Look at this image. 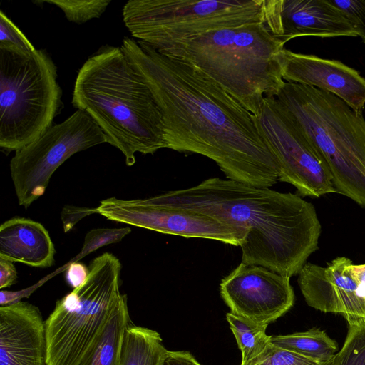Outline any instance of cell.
I'll use <instances>...</instances> for the list:
<instances>
[{
	"instance_id": "28",
	"label": "cell",
	"mask_w": 365,
	"mask_h": 365,
	"mask_svg": "<svg viewBox=\"0 0 365 365\" xmlns=\"http://www.w3.org/2000/svg\"><path fill=\"white\" fill-rule=\"evenodd\" d=\"M92 214H96V207H80L73 205L64 206L61 213V219L64 232L70 231L78 222Z\"/></svg>"
},
{
	"instance_id": "12",
	"label": "cell",
	"mask_w": 365,
	"mask_h": 365,
	"mask_svg": "<svg viewBox=\"0 0 365 365\" xmlns=\"http://www.w3.org/2000/svg\"><path fill=\"white\" fill-rule=\"evenodd\" d=\"M220 291L230 312L267 326L294 303L290 278L262 266L242 262L222 278Z\"/></svg>"
},
{
	"instance_id": "26",
	"label": "cell",
	"mask_w": 365,
	"mask_h": 365,
	"mask_svg": "<svg viewBox=\"0 0 365 365\" xmlns=\"http://www.w3.org/2000/svg\"><path fill=\"white\" fill-rule=\"evenodd\" d=\"M0 45L11 46L27 55L31 54L36 50L23 32L3 11H0Z\"/></svg>"
},
{
	"instance_id": "31",
	"label": "cell",
	"mask_w": 365,
	"mask_h": 365,
	"mask_svg": "<svg viewBox=\"0 0 365 365\" xmlns=\"http://www.w3.org/2000/svg\"><path fill=\"white\" fill-rule=\"evenodd\" d=\"M163 365H201L189 352L167 350Z\"/></svg>"
},
{
	"instance_id": "19",
	"label": "cell",
	"mask_w": 365,
	"mask_h": 365,
	"mask_svg": "<svg viewBox=\"0 0 365 365\" xmlns=\"http://www.w3.org/2000/svg\"><path fill=\"white\" fill-rule=\"evenodd\" d=\"M166 351L158 332L129 325L123 341L121 365H163Z\"/></svg>"
},
{
	"instance_id": "22",
	"label": "cell",
	"mask_w": 365,
	"mask_h": 365,
	"mask_svg": "<svg viewBox=\"0 0 365 365\" xmlns=\"http://www.w3.org/2000/svg\"><path fill=\"white\" fill-rule=\"evenodd\" d=\"M345 319L349 324L348 334L332 365H365V318L347 316Z\"/></svg>"
},
{
	"instance_id": "17",
	"label": "cell",
	"mask_w": 365,
	"mask_h": 365,
	"mask_svg": "<svg viewBox=\"0 0 365 365\" xmlns=\"http://www.w3.org/2000/svg\"><path fill=\"white\" fill-rule=\"evenodd\" d=\"M55 248L47 230L36 221L16 217L0 227V258L34 267H49Z\"/></svg>"
},
{
	"instance_id": "16",
	"label": "cell",
	"mask_w": 365,
	"mask_h": 365,
	"mask_svg": "<svg viewBox=\"0 0 365 365\" xmlns=\"http://www.w3.org/2000/svg\"><path fill=\"white\" fill-rule=\"evenodd\" d=\"M0 365H46L45 322L34 305L1 306Z\"/></svg>"
},
{
	"instance_id": "2",
	"label": "cell",
	"mask_w": 365,
	"mask_h": 365,
	"mask_svg": "<svg viewBox=\"0 0 365 365\" xmlns=\"http://www.w3.org/2000/svg\"><path fill=\"white\" fill-rule=\"evenodd\" d=\"M143 200L198 212L247 230L241 262L289 278L299 274L318 250L321 224L316 210L298 194L215 177Z\"/></svg>"
},
{
	"instance_id": "14",
	"label": "cell",
	"mask_w": 365,
	"mask_h": 365,
	"mask_svg": "<svg viewBox=\"0 0 365 365\" xmlns=\"http://www.w3.org/2000/svg\"><path fill=\"white\" fill-rule=\"evenodd\" d=\"M284 81L315 87L344 101L362 113L365 106V78L337 60L294 53L283 48L278 56Z\"/></svg>"
},
{
	"instance_id": "27",
	"label": "cell",
	"mask_w": 365,
	"mask_h": 365,
	"mask_svg": "<svg viewBox=\"0 0 365 365\" xmlns=\"http://www.w3.org/2000/svg\"><path fill=\"white\" fill-rule=\"evenodd\" d=\"M348 19L357 36L365 43V0H328Z\"/></svg>"
},
{
	"instance_id": "29",
	"label": "cell",
	"mask_w": 365,
	"mask_h": 365,
	"mask_svg": "<svg viewBox=\"0 0 365 365\" xmlns=\"http://www.w3.org/2000/svg\"><path fill=\"white\" fill-rule=\"evenodd\" d=\"M88 276V267L78 262L71 263L66 273V281L73 289L81 286L87 279Z\"/></svg>"
},
{
	"instance_id": "18",
	"label": "cell",
	"mask_w": 365,
	"mask_h": 365,
	"mask_svg": "<svg viewBox=\"0 0 365 365\" xmlns=\"http://www.w3.org/2000/svg\"><path fill=\"white\" fill-rule=\"evenodd\" d=\"M129 319L127 297L123 294L100 337L79 365H121L123 341Z\"/></svg>"
},
{
	"instance_id": "7",
	"label": "cell",
	"mask_w": 365,
	"mask_h": 365,
	"mask_svg": "<svg viewBox=\"0 0 365 365\" xmlns=\"http://www.w3.org/2000/svg\"><path fill=\"white\" fill-rule=\"evenodd\" d=\"M120 271V260L103 253L90 263L86 282L56 302L45 321L46 365H79L123 296Z\"/></svg>"
},
{
	"instance_id": "24",
	"label": "cell",
	"mask_w": 365,
	"mask_h": 365,
	"mask_svg": "<svg viewBox=\"0 0 365 365\" xmlns=\"http://www.w3.org/2000/svg\"><path fill=\"white\" fill-rule=\"evenodd\" d=\"M332 361H319L270 344L264 353L247 365H332Z\"/></svg>"
},
{
	"instance_id": "4",
	"label": "cell",
	"mask_w": 365,
	"mask_h": 365,
	"mask_svg": "<svg viewBox=\"0 0 365 365\" xmlns=\"http://www.w3.org/2000/svg\"><path fill=\"white\" fill-rule=\"evenodd\" d=\"M284 44L264 23L254 22L212 30L158 52L192 64L257 116L264 99L276 98L285 83L278 59Z\"/></svg>"
},
{
	"instance_id": "10",
	"label": "cell",
	"mask_w": 365,
	"mask_h": 365,
	"mask_svg": "<svg viewBox=\"0 0 365 365\" xmlns=\"http://www.w3.org/2000/svg\"><path fill=\"white\" fill-rule=\"evenodd\" d=\"M256 120L279 165V180L292 185L303 197L338 193L325 162L276 98L264 99Z\"/></svg>"
},
{
	"instance_id": "1",
	"label": "cell",
	"mask_w": 365,
	"mask_h": 365,
	"mask_svg": "<svg viewBox=\"0 0 365 365\" xmlns=\"http://www.w3.org/2000/svg\"><path fill=\"white\" fill-rule=\"evenodd\" d=\"M160 108L166 148L202 155L226 178L258 187L279 180L256 116L192 64L125 36L120 46Z\"/></svg>"
},
{
	"instance_id": "21",
	"label": "cell",
	"mask_w": 365,
	"mask_h": 365,
	"mask_svg": "<svg viewBox=\"0 0 365 365\" xmlns=\"http://www.w3.org/2000/svg\"><path fill=\"white\" fill-rule=\"evenodd\" d=\"M226 318L242 353L240 365L250 364L270 345V336L266 334L267 325L256 323L232 312H228Z\"/></svg>"
},
{
	"instance_id": "25",
	"label": "cell",
	"mask_w": 365,
	"mask_h": 365,
	"mask_svg": "<svg viewBox=\"0 0 365 365\" xmlns=\"http://www.w3.org/2000/svg\"><path fill=\"white\" fill-rule=\"evenodd\" d=\"M131 232L129 227L122 228H98L90 230L86 235L83 247L75 258L77 262L81 257L99 249L101 247L119 242Z\"/></svg>"
},
{
	"instance_id": "6",
	"label": "cell",
	"mask_w": 365,
	"mask_h": 365,
	"mask_svg": "<svg viewBox=\"0 0 365 365\" xmlns=\"http://www.w3.org/2000/svg\"><path fill=\"white\" fill-rule=\"evenodd\" d=\"M58 70L44 49L0 45V148L16 151L53 125L62 108Z\"/></svg>"
},
{
	"instance_id": "11",
	"label": "cell",
	"mask_w": 365,
	"mask_h": 365,
	"mask_svg": "<svg viewBox=\"0 0 365 365\" xmlns=\"http://www.w3.org/2000/svg\"><path fill=\"white\" fill-rule=\"evenodd\" d=\"M109 220L187 238L212 240L240 247L247 230L216 217L182 207L148 203L143 199L125 200L115 197L96 207Z\"/></svg>"
},
{
	"instance_id": "8",
	"label": "cell",
	"mask_w": 365,
	"mask_h": 365,
	"mask_svg": "<svg viewBox=\"0 0 365 365\" xmlns=\"http://www.w3.org/2000/svg\"><path fill=\"white\" fill-rule=\"evenodd\" d=\"M265 0H130L123 19L133 38L158 51L206 32L263 23Z\"/></svg>"
},
{
	"instance_id": "20",
	"label": "cell",
	"mask_w": 365,
	"mask_h": 365,
	"mask_svg": "<svg viewBox=\"0 0 365 365\" xmlns=\"http://www.w3.org/2000/svg\"><path fill=\"white\" fill-rule=\"evenodd\" d=\"M269 341L277 347L319 361H331L338 349L336 342L319 328L287 335L270 336Z\"/></svg>"
},
{
	"instance_id": "5",
	"label": "cell",
	"mask_w": 365,
	"mask_h": 365,
	"mask_svg": "<svg viewBox=\"0 0 365 365\" xmlns=\"http://www.w3.org/2000/svg\"><path fill=\"white\" fill-rule=\"evenodd\" d=\"M320 155L338 193L365 208V119L337 96L285 82L276 97Z\"/></svg>"
},
{
	"instance_id": "3",
	"label": "cell",
	"mask_w": 365,
	"mask_h": 365,
	"mask_svg": "<svg viewBox=\"0 0 365 365\" xmlns=\"http://www.w3.org/2000/svg\"><path fill=\"white\" fill-rule=\"evenodd\" d=\"M71 103L92 118L128 166L135 163V153L166 148L160 108L120 46H102L88 57L78 72Z\"/></svg>"
},
{
	"instance_id": "32",
	"label": "cell",
	"mask_w": 365,
	"mask_h": 365,
	"mask_svg": "<svg viewBox=\"0 0 365 365\" xmlns=\"http://www.w3.org/2000/svg\"><path fill=\"white\" fill-rule=\"evenodd\" d=\"M351 274L359 285L360 295L365 297V264H351Z\"/></svg>"
},
{
	"instance_id": "9",
	"label": "cell",
	"mask_w": 365,
	"mask_h": 365,
	"mask_svg": "<svg viewBox=\"0 0 365 365\" xmlns=\"http://www.w3.org/2000/svg\"><path fill=\"white\" fill-rule=\"evenodd\" d=\"M104 143L106 136L97 123L86 111L77 109L16 150L10 172L19 205L28 208L41 197L53 173L71 155Z\"/></svg>"
},
{
	"instance_id": "23",
	"label": "cell",
	"mask_w": 365,
	"mask_h": 365,
	"mask_svg": "<svg viewBox=\"0 0 365 365\" xmlns=\"http://www.w3.org/2000/svg\"><path fill=\"white\" fill-rule=\"evenodd\" d=\"M58 7L67 20L77 24L99 18L106 11L110 0H46L38 1Z\"/></svg>"
},
{
	"instance_id": "30",
	"label": "cell",
	"mask_w": 365,
	"mask_h": 365,
	"mask_svg": "<svg viewBox=\"0 0 365 365\" xmlns=\"http://www.w3.org/2000/svg\"><path fill=\"white\" fill-rule=\"evenodd\" d=\"M17 277V271L14 262L0 258V288L9 287L15 284Z\"/></svg>"
},
{
	"instance_id": "13",
	"label": "cell",
	"mask_w": 365,
	"mask_h": 365,
	"mask_svg": "<svg viewBox=\"0 0 365 365\" xmlns=\"http://www.w3.org/2000/svg\"><path fill=\"white\" fill-rule=\"evenodd\" d=\"M263 23L284 43L299 36H357L328 0H265Z\"/></svg>"
},
{
	"instance_id": "15",
	"label": "cell",
	"mask_w": 365,
	"mask_h": 365,
	"mask_svg": "<svg viewBox=\"0 0 365 365\" xmlns=\"http://www.w3.org/2000/svg\"><path fill=\"white\" fill-rule=\"evenodd\" d=\"M352 264L345 257L335 258L327 267L306 263L297 281L307 304L323 312L365 318V297L351 274Z\"/></svg>"
}]
</instances>
